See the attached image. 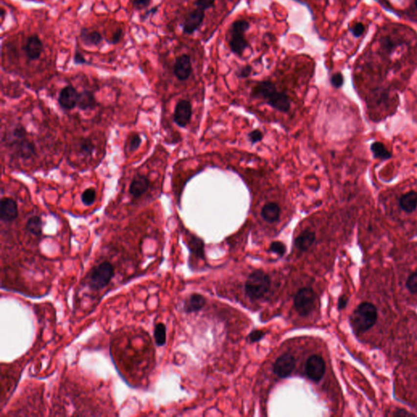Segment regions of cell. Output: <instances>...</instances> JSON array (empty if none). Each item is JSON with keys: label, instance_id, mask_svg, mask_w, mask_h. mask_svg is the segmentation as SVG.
<instances>
[{"label": "cell", "instance_id": "d6a6232c", "mask_svg": "<svg viewBox=\"0 0 417 417\" xmlns=\"http://www.w3.org/2000/svg\"><path fill=\"white\" fill-rule=\"evenodd\" d=\"M141 143H142V139H141L140 136H139L138 134H135L131 136V139H130V143H129L130 150L131 152L136 151L140 146Z\"/></svg>", "mask_w": 417, "mask_h": 417}, {"label": "cell", "instance_id": "ac0fdd59", "mask_svg": "<svg viewBox=\"0 0 417 417\" xmlns=\"http://www.w3.org/2000/svg\"><path fill=\"white\" fill-rule=\"evenodd\" d=\"M80 39L86 46H98L103 41V37L100 32L91 30L88 28H83L80 31Z\"/></svg>", "mask_w": 417, "mask_h": 417}, {"label": "cell", "instance_id": "ffe728a7", "mask_svg": "<svg viewBox=\"0 0 417 417\" xmlns=\"http://www.w3.org/2000/svg\"><path fill=\"white\" fill-rule=\"evenodd\" d=\"M399 207L407 213H412L417 207V192L415 191L403 194L398 202Z\"/></svg>", "mask_w": 417, "mask_h": 417}, {"label": "cell", "instance_id": "d590c367", "mask_svg": "<svg viewBox=\"0 0 417 417\" xmlns=\"http://www.w3.org/2000/svg\"><path fill=\"white\" fill-rule=\"evenodd\" d=\"M364 30H365V27L362 23H357L350 29L352 34L356 38L362 36L364 33Z\"/></svg>", "mask_w": 417, "mask_h": 417}, {"label": "cell", "instance_id": "4dcf8cb0", "mask_svg": "<svg viewBox=\"0 0 417 417\" xmlns=\"http://www.w3.org/2000/svg\"><path fill=\"white\" fill-rule=\"evenodd\" d=\"M248 139L253 144H255V143H258V142H261L262 140L263 133L257 129V130H254L248 135Z\"/></svg>", "mask_w": 417, "mask_h": 417}, {"label": "cell", "instance_id": "ee69618b", "mask_svg": "<svg viewBox=\"0 0 417 417\" xmlns=\"http://www.w3.org/2000/svg\"><path fill=\"white\" fill-rule=\"evenodd\" d=\"M158 10V7H153V8H151L150 10H148V12H146L145 15L142 17V21H144L146 18H148V16H150V15H154L155 13H157Z\"/></svg>", "mask_w": 417, "mask_h": 417}, {"label": "cell", "instance_id": "1f68e13d", "mask_svg": "<svg viewBox=\"0 0 417 417\" xmlns=\"http://www.w3.org/2000/svg\"><path fill=\"white\" fill-rule=\"evenodd\" d=\"M330 83L335 88H342L344 83V78L341 73H334L330 78Z\"/></svg>", "mask_w": 417, "mask_h": 417}, {"label": "cell", "instance_id": "7bdbcfd3", "mask_svg": "<svg viewBox=\"0 0 417 417\" xmlns=\"http://www.w3.org/2000/svg\"><path fill=\"white\" fill-rule=\"evenodd\" d=\"M347 303H348V299L345 296L341 297L339 300H338V304H337L338 309L339 310H343V309L346 308Z\"/></svg>", "mask_w": 417, "mask_h": 417}, {"label": "cell", "instance_id": "5bb4252c", "mask_svg": "<svg viewBox=\"0 0 417 417\" xmlns=\"http://www.w3.org/2000/svg\"><path fill=\"white\" fill-rule=\"evenodd\" d=\"M18 216V207L15 200L4 197L0 203V218L4 222H12Z\"/></svg>", "mask_w": 417, "mask_h": 417}, {"label": "cell", "instance_id": "8d00e7d4", "mask_svg": "<svg viewBox=\"0 0 417 417\" xmlns=\"http://www.w3.org/2000/svg\"><path fill=\"white\" fill-rule=\"evenodd\" d=\"M252 73V67L250 66H245L240 69L237 72L238 78H246L250 77Z\"/></svg>", "mask_w": 417, "mask_h": 417}, {"label": "cell", "instance_id": "60d3db41", "mask_svg": "<svg viewBox=\"0 0 417 417\" xmlns=\"http://www.w3.org/2000/svg\"><path fill=\"white\" fill-rule=\"evenodd\" d=\"M73 61L76 65H85L88 64V61L86 60L85 57L83 56V54L81 53L80 51L76 50L75 54L73 56Z\"/></svg>", "mask_w": 417, "mask_h": 417}, {"label": "cell", "instance_id": "52a82bcc", "mask_svg": "<svg viewBox=\"0 0 417 417\" xmlns=\"http://www.w3.org/2000/svg\"><path fill=\"white\" fill-rule=\"evenodd\" d=\"M326 365L322 357L319 354H313L306 363V376L314 382L321 381L324 376Z\"/></svg>", "mask_w": 417, "mask_h": 417}, {"label": "cell", "instance_id": "f546056e", "mask_svg": "<svg viewBox=\"0 0 417 417\" xmlns=\"http://www.w3.org/2000/svg\"><path fill=\"white\" fill-rule=\"evenodd\" d=\"M381 46L386 51L392 52L395 49L396 46H398V44L390 37H386L381 41Z\"/></svg>", "mask_w": 417, "mask_h": 417}, {"label": "cell", "instance_id": "d6986e66", "mask_svg": "<svg viewBox=\"0 0 417 417\" xmlns=\"http://www.w3.org/2000/svg\"><path fill=\"white\" fill-rule=\"evenodd\" d=\"M315 234L312 231L304 230L295 240V246L301 251H306L315 242Z\"/></svg>", "mask_w": 417, "mask_h": 417}, {"label": "cell", "instance_id": "f1b7e54d", "mask_svg": "<svg viewBox=\"0 0 417 417\" xmlns=\"http://www.w3.org/2000/svg\"><path fill=\"white\" fill-rule=\"evenodd\" d=\"M286 250V246L284 243L280 242V241H274L271 244V246H270V251L277 254L279 256H283V255H285Z\"/></svg>", "mask_w": 417, "mask_h": 417}, {"label": "cell", "instance_id": "b9f144b4", "mask_svg": "<svg viewBox=\"0 0 417 417\" xmlns=\"http://www.w3.org/2000/svg\"><path fill=\"white\" fill-rule=\"evenodd\" d=\"M394 417H413V413H408V411L404 410V409H398V410L395 411L394 413H393Z\"/></svg>", "mask_w": 417, "mask_h": 417}, {"label": "cell", "instance_id": "74e56055", "mask_svg": "<svg viewBox=\"0 0 417 417\" xmlns=\"http://www.w3.org/2000/svg\"><path fill=\"white\" fill-rule=\"evenodd\" d=\"M123 36V30L121 28L116 29V31L114 32V34H112L111 40L108 42L110 44H116L121 40V38Z\"/></svg>", "mask_w": 417, "mask_h": 417}, {"label": "cell", "instance_id": "f35d334b", "mask_svg": "<svg viewBox=\"0 0 417 417\" xmlns=\"http://www.w3.org/2000/svg\"><path fill=\"white\" fill-rule=\"evenodd\" d=\"M264 336L265 332L260 331V330H255L250 333V336H249V339L251 342H257L262 339Z\"/></svg>", "mask_w": 417, "mask_h": 417}, {"label": "cell", "instance_id": "e0dca14e", "mask_svg": "<svg viewBox=\"0 0 417 417\" xmlns=\"http://www.w3.org/2000/svg\"><path fill=\"white\" fill-rule=\"evenodd\" d=\"M17 139V150L20 157L24 159L31 158L33 156L35 155V146L34 143H32L28 139H25L24 137H15Z\"/></svg>", "mask_w": 417, "mask_h": 417}, {"label": "cell", "instance_id": "ba28073f", "mask_svg": "<svg viewBox=\"0 0 417 417\" xmlns=\"http://www.w3.org/2000/svg\"><path fill=\"white\" fill-rule=\"evenodd\" d=\"M192 104L188 100H180L174 111V121L180 127H185L192 118Z\"/></svg>", "mask_w": 417, "mask_h": 417}, {"label": "cell", "instance_id": "9a60e30c", "mask_svg": "<svg viewBox=\"0 0 417 417\" xmlns=\"http://www.w3.org/2000/svg\"><path fill=\"white\" fill-rule=\"evenodd\" d=\"M149 188V180L144 175H139L132 180L129 192L135 198H139L143 196Z\"/></svg>", "mask_w": 417, "mask_h": 417}, {"label": "cell", "instance_id": "83f0119b", "mask_svg": "<svg viewBox=\"0 0 417 417\" xmlns=\"http://www.w3.org/2000/svg\"><path fill=\"white\" fill-rule=\"evenodd\" d=\"M189 247L190 250L197 255L202 256L203 255V242L198 238L192 237V240H190Z\"/></svg>", "mask_w": 417, "mask_h": 417}, {"label": "cell", "instance_id": "603a6c76", "mask_svg": "<svg viewBox=\"0 0 417 417\" xmlns=\"http://www.w3.org/2000/svg\"><path fill=\"white\" fill-rule=\"evenodd\" d=\"M371 150L374 157L381 160H388L392 157V154L387 150L386 146L381 142H374L371 145Z\"/></svg>", "mask_w": 417, "mask_h": 417}, {"label": "cell", "instance_id": "cb8c5ba5", "mask_svg": "<svg viewBox=\"0 0 417 417\" xmlns=\"http://www.w3.org/2000/svg\"><path fill=\"white\" fill-rule=\"evenodd\" d=\"M26 229L33 235L39 236L43 232V222L39 216H34L27 221Z\"/></svg>", "mask_w": 417, "mask_h": 417}, {"label": "cell", "instance_id": "8992f818", "mask_svg": "<svg viewBox=\"0 0 417 417\" xmlns=\"http://www.w3.org/2000/svg\"><path fill=\"white\" fill-rule=\"evenodd\" d=\"M315 292L309 288L301 289L294 297V306L301 316H307L315 306Z\"/></svg>", "mask_w": 417, "mask_h": 417}, {"label": "cell", "instance_id": "277c9868", "mask_svg": "<svg viewBox=\"0 0 417 417\" xmlns=\"http://www.w3.org/2000/svg\"><path fill=\"white\" fill-rule=\"evenodd\" d=\"M250 24L245 20H237L233 22L230 30L229 46L233 53L242 55L249 46L245 38V33L250 29Z\"/></svg>", "mask_w": 417, "mask_h": 417}, {"label": "cell", "instance_id": "7402d4cb", "mask_svg": "<svg viewBox=\"0 0 417 417\" xmlns=\"http://www.w3.org/2000/svg\"><path fill=\"white\" fill-rule=\"evenodd\" d=\"M206 304L204 297L200 294H192L185 302V311L187 313L197 312L202 310Z\"/></svg>", "mask_w": 417, "mask_h": 417}, {"label": "cell", "instance_id": "d4e9b609", "mask_svg": "<svg viewBox=\"0 0 417 417\" xmlns=\"http://www.w3.org/2000/svg\"><path fill=\"white\" fill-rule=\"evenodd\" d=\"M154 339L158 347H162L166 342V327L162 323H159L154 328Z\"/></svg>", "mask_w": 417, "mask_h": 417}, {"label": "cell", "instance_id": "e575fe53", "mask_svg": "<svg viewBox=\"0 0 417 417\" xmlns=\"http://www.w3.org/2000/svg\"><path fill=\"white\" fill-rule=\"evenodd\" d=\"M81 150L83 151V153L87 154H92L93 150H94V145L92 143V141L89 139H84L82 141L80 145Z\"/></svg>", "mask_w": 417, "mask_h": 417}, {"label": "cell", "instance_id": "3957f363", "mask_svg": "<svg viewBox=\"0 0 417 417\" xmlns=\"http://www.w3.org/2000/svg\"><path fill=\"white\" fill-rule=\"evenodd\" d=\"M271 289V279L262 271H255L245 283V292L251 299H262Z\"/></svg>", "mask_w": 417, "mask_h": 417}, {"label": "cell", "instance_id": "4316f807", "mask_svg": "<svg viewBox=\"0 0 417 417\" xmlns=\"http://www.w3.org/2000/svg\"><path fill=\"white\" fill-rule=\"evenodd\" d=\"M406 287L411 294H417V272H413L408 277Z\"/></svg>", "mask_w": 417, "mask_h": 417}, {"label": "cell", "instance_id": "7c38bea8", "mask_svg": "<svg viewBox=\"0 0 417 417\" xmlns=\"http://www.w3.org/2000/svg\"><path fill=\"white\" fill-rule=\"evenodd\" d=\"M192 71V62L189 56L185 54L176 59L174 66V73L179 80L185 81L188 79Z\"/></svg>", "mask_w": 417, "mask_h": 417}, {"label": "cell", "instance_id": "f6af8a7d", "mask_svg": "<svg viewBox=\"0 0 417 417\" xmlns=\"http://www.w3.org/2000/svg\"><path fill=\"white\" fill-rule=\"evenodd\" d=\"M4 9H3V8H1V20H2V22H3V20H4Z\"/></svg>", "mask_w": 417, "mask_h": 417}, {"label": "cell", "instance_id": "bcb514c9", "mask_svg": "<svg viewBox=\"0 0 417 417\" xmlns=\"http://www.w3.org/2000/svg\"><path fill=\"white\" fill-rule=\"evenodd\" d=\"M415 5H416V7H417V0H415Z\"/></svg>", "mask_w": 417, "mask_h": 417}, {"label": "cell", "instance_id": "836d02e7", "mask_svg": "<svg viewBox=\"0 0 417 417\" xmlns=\"http://www.w3.org/2000/svg\"><path fill=\"white\" fill-rule=\"evenodd\" d=\"M214 2L215 0H196V5L197 8L206 11L213 7Z\"/></svg>", "mask_w": 417, "mask_h": 417}, {"label": "cell", "instance_id": "9c48e42d", "mask_svg": "<svg viewBox=\"0 0 417 417\" xmlns=\"http://www.w3.org/2000/svg\"><path fill=\"white\" fill-rule=\"evenodd\" d=\"M295 359L292 354L286 353L277 359L274 364V372L280 378H286L291 375L295 368Z\"/></svg>", "mask_w": 417, "mask_h": 417}, {"label": "cell", "instance_id": "8fae6325", "mask_svg": "<svg viewBox=\"0 0 417 417\" xmlns=\"http://www.w3.org/2000/svg\"><path fill=\"white\" fill-rule=\"evenodd\" d=\"M204 18L205 11L199 8L193 10L186 17L183 24V31L185 34H193L201 26Z\"/></svg>", "mask_w": 417, "mask_h": 417}, {"label": "cell", "instance_id": "2e32d148", "mask_svg": "<svg viewBox=\"0 0 417 417\" xmlns=\"http://www.w3.org/2000/svg\"><path fill=\"white\" fill-rule=\"evenodd\" d=\"M281 209L276 202H267L261 209L262 219L268 223H274L279 221Z\"/></svg>", "mask_w": 417, "mask_h": 417}, {"label": "cell", "instance_id": "5b68a950", "mask_svg": "<svg viewBox=\"0 0 417 417\" xmlns=\"http://www.w3.org/2000/svg\"><path fill=\"white\" fill-rule=\"evenodd\" d=\"M114 276V268L109 262H101L91 271L88 284L91 289L100 290L110 283Z\"/></svg>", "mask_w": 417, "mask_h": 417}, {"label": "cell", "instance_id": "30bf717a", "mask_svg": "<svg viewBox=\"0 0 417 417\" xmlns=\"http://www.w3.org/2000/svg\"><path fill=\"white\" fill-rule=\"evenodd\" d=\"M22 49L30 61H36L44 51V44L39 37L34 34L27 38L26 43Z\"/></svg>", "mask_w": 417, "mask_h": 417}, {"label": "cell", "instance_id": "44dd1931", "mask_svg": "<svg viewBox=\"0 0 417 417\" xmlns=\"http://www.w3.org/2000/svg\"><path fill=\"white\" fill-rule=\"evenodd\" d=\"M95 95L90 91H83L78 95V105L82 110L93 109L96 106Z\"/></svg>", "mask_w": 417, "mask_h": 417}, {"label": "cell", "instance_id": "7a4b0ae2", "mask_svg": "<svg viewBox=\"0 0 417 417\" xmlns=\"http://www.w3.org/2000/svg\"><path fill=\"white\" fill-rule=\"evenodd\" d=\"M377 320V309L373 304H359L350 316V324L355 334H362L371 329Z\"/></svg>", "mask_w": 417, "mask_h": 417}, {"label": "cell", "instance_id": "4fadbf2b", "mask_svg": "<svg viewBox=\"0 0 417 417\" xmlns=\"http://www.w3.org/2000/svg\"><path fill=\"white\" fill-rule=\"evenodd\" d=\"M78 95L75 88L73 86H67L61 90L59 95V104L63 109L70 110L78 104Z\"/></svg>", "mask_w": 417, "mask_h": 417}, {"label": "cell", "instance_id": "484cf974", "mask_svg": "<svg viewBox=\"0 0 417 417\" xmlns=\"http://www.w3.org/2000/svg\"><path fill=\"white\" fill-rule=\"evenodd\" d=\"M95 197H96V193H95V189L93 188V187H90V188L86 189L83 192L81 199H82L83 204L87 206V207H90V206H93L94 204V202L95 201Z\"/></svg>", "mask_w": 417, "mask_h": 417}, {"label": "cell", "instance_id": "6da1fadb", "mask_svg": "<svg viewBox=\"0 0 417 417\" xmlns=\"http://www.w3.org/2000/svg\"><path fill=\"white\" fill-rule=\"evenodd\" d=\"M252 96L264 100L268 105L281 113H288L291 102L286 93L279 92L277 86L270 81H262L253 88Z\"/></svg>", "mask_w": 417, "mask_h": 417}, {"label": "cell", "instance_id": "ab89813d", "mask_svg": "<svg viewBox=\"0 0 417 417\" xmlns=\"http://www.w3.org/2000/svg\"><path fill=\"white\" fill-rule=\"evenodd\" d=\"M151 3V0H133V6L136 9L142 10L148 7Z\"/></svg>", "mask_w": 417, "mask_h": 417}]
</instances>
